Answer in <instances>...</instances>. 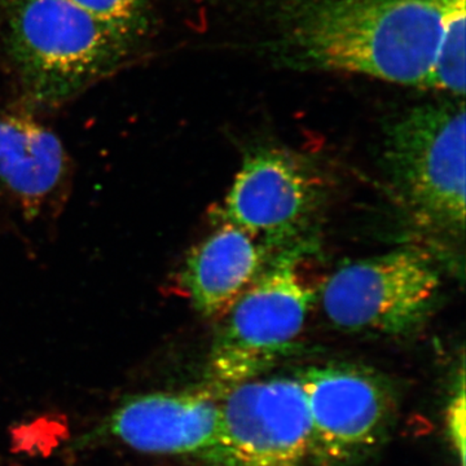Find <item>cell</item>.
I'll use <instances>...</instances> for the list:
<instances>
[{
	"mask_svg": "<svg viewBox=\"0 0 466 466\" xmlns=\"http://www.w3.org/2000/svg\"><path fill=\"white\" fill-rule=\"evenodd\" d=\"M219 466H308L311 417L299 377L254 379L219 395Z\"/></svg>",
	"mask_w": 466,
	"mask_h": 466,
	"instance_id": "obj_7",
	"label": "cell"
},
{
	"mask_svg": "<svg viewBox=\"0 0 466 466\" xmlns=\"http://www.w3.org/2000/svg\"><path fill=\"white\" fill-rule=\"evenodd\" d=\"M196 245L180 271V284L202 317L220 319L268 263L269 250L227 222Z\"/></svg>",
	"mask_w": 466,
	"mask_h": 466,
	"instance_id": "obj_11",
	"label": "cell"
},
{
	"mask_svg": "<svg viewBox=\"0 0 466 466\" xmlns=\"http://www.w3.org/2000/svg\"><path fill=\"white\" fill-rule=\"evenodd\" d=\"M134 41L70 0H11L8 7V54L39 103H60L112 72Z\"/></svg>",
	"mask_w": 466,
	"mask_h": 466,
	"instance_id": "obj_2",
	"label": "cell"
},
{
	"mask_svg": "<svg viewBox=\"0 0 466 466\" xmlns=\"http://www.w3.org/2000/svg\"><path fill=\"white\" fill-rule=\"evenodd\" d=\"M299 377L311 417L309 464L351 466L381 446L397 406L381 376L334 363L309 368Z\"/></svg>",
	"mask_w": 466,
	"mask_h": 466,
	"instance_id": "obj_6",
	"label": "cell"
},
{
	"mask_svg": "<svg viewBox=\"0 0 466 466\" xmlns=\"http://www.w3.org/2000/svg\"><path fill=\"white\" fill-rule=\"evenodd\" d=\"M447 425L451 443L460 460V466H465V389L464 373L460 379L459 390L450 400L447 410Z\"/></svg>",
	"mask_w": 466,
	"mask_h": 466,
	"instance_id": "obj_13",
	"label": "cell"
},
{
	"mask_svg": "<svg viewBox=\"0 0 466 466\" xmlns=\"http://www.w3.org/2000/svg\"><path fill=\"white\" fill-rule=\"evenodd\" d=\"M303 248H285L219 319L208 364V390L222 395L258 379L289 354L318 299L302 272Z\"/></svg>",
	"mask_w": 466,
	"mask_h": 466,
	"instance_id": "obj_3",
	"label": "cell"
},
{
	"mask_svg": "<svg viewBox=\"0 0 466 466\" xmlns=\"http://www.w3.org/2000/svg\"><path fill=\"white\" fill-rule=\"evenodd\" d=\"M106 431L140 452L219 466V397L208 389L128 398L106 420Z\"/></svg>",
	"mask_w": 466,
	"mask_h": 466,
	"instance_id": "obj_9",
	"label": "cell"
},
{
	"mask_svg": "<svg viewBox=\"0 0 466 466\" xmlns=\"http://www.w3.org/2000/svg\"><path fill=\"white\" fill-rule=\"evenodd\" d=\"M92 16L137 38L146 26V0H70Z\"/></svg>",
	"mask_w": 466,
	"mask_h": 466,
	"instance_id": "obj_12",
	"label": "cell"
},
{
	"mask_svg": "<svg viewBox=\"0 0 466 466\" xmlns=\"http://www.w3.org/2000/svg\"><path fill=\"white\" fill-rule=\"evenodd\" d=\"M383 164L392 188L419 225L451 236L465 231V108L424 104L389 124Z\"/></svg>",
	"mask_w": 466,
	"mask_h": 466,
	"instance_id": "obj_4",
	"label": "cell"
},
{
	"mask_svg": "<svg viewBox=\"0 0 466 466\" xmlns=\"http://www.w3.org/2000/svg\"><path fill=\"white\" fill-rule=\"evenodd\" d=\"M319 201L320 186L308 165L287 150L259 148L245 157L217 218L269 251L285 249L309 225Z\"/></svg>",
	"mask_w": 466,
	"mask_h": 466,
	"instance_id": "obj_8",
	"label": "cell"
},
{
	"mask_svg": "<svg viewBox=\"0 0 466 466\" xmlns=\"http://www.w3.org/2000/svg\"><path fill=\"white\" fill-rule=\"evenodd\" d=\"M440 269L425 251L400 248L342 266L323 285L328 320L345 332L398 336L424 324L440 296Z\"/></svg>",
	"mask_w": 466,
	"mask_h": 466,
	"instance_id": "obj_5",
	"label": "cell"
},
{
	"mask_svg": "<svg viewBox=\"0 0 466 466\" xmlns=\"http://www.w3.org/2000/svg\"><path fill=\"white\" fill-rule=\"evenodd\" d=\"M72 162L60 139L21 115H0V193L26 219L63 207Z\"/></svg>",
	"mask_w": 466,
	"mask_h": 466,
	"instance_id": "obj_10",
	"label": "cell"
},
{
	"mask_svg": "<svg viewBox=\"0 0 466 466\" xmlns=\"http://www.w3.org/2000/svg\"><path fill=\"white\" fill-rule=\"evenodd\" d=\"M465 15L466 0H284L269 50L300 72L464 96Z\"/></svg>",
	"mask_w": 466,
	"mask_h": 466,
	"instance_id": "obj_1",
	"label": "cell"
}]
</instances>
